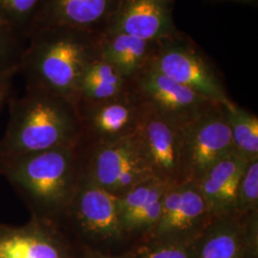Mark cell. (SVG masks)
Returning a JSON list of instances; mask_svg holds the SVG:
<instances>
[{
	"mask_svg": "<svg viewBox=\"0 0 258 258\" xmlns=\"http://www.w3.org/2000/svg\"><path fill=\"white\" fill-rule=\"evenodd\" d=\"M9 120L0 139V166L54 148L77 146L82 135L74 102L38 87L10 99Z\"/></svg>",
	"mask_w": 258,
	"mask_h": 258,
	"instance_id": "obj_1",
	"label": "cell"
},
{
	"mask_svg": "<svg viewBox=\"0 0 258 258\" xmlns=\"http://www.w3.org/2000/svg\"><path fill=\"white\" fill-rule=\"evenodd\" d=\"M101 34L63 26L34 30L19 65L26 86L41 88L76 104L83 71L100 55Z\"/></svg>",
	"mask_w": 258,
	"mask_h": 258,
	"instance_id": "obj_2",
	"label": "cell"
},
{
	"mask_svg": "<svg viewBox=\"0 0 258 258\" xmlns=\"http://www.w3.org/2000/svg\"><path fill=\"white\" fill-rule=\"evenodd\" d=\"M78 145L30 154L0 166V175L25 204L30 217L55 224L62 217L83 180Z\"/></svg>",
	"mask_w": 258,
	"mask_h": 258,
	"instance_id": "obj_3",
	"label": "cell"
},
{
	"mask_svg": "<svg viewBox=\"0 0 258 258\" xmlns=\"http://www.w3.org/2000/svg\"><path fill=\"white\" fill-rule=\"evenodd\" d=\"M75 245L118 254L132 246L120 220L119 196L83 180L56 224Z\"/></svg>",
	"mask_w": 258,
	"mask_h": 258,
	"instance_id": "obj_4",
	"label": "cell"
},
{
	"mask_svg": "<svg viewBox=\"0 0 258 258\" xmlns=\"http://www.w3.org/2000/svg\"><path fill=\"white\" fill-rule=\"evenodd\" d=\"M83 180L120 196L155 177L134 135L107 143L79 144Z\"/></svg>",
	"mask_w": 258,
	"mask_h": 258,
	"instance_id": "obj_5",
	"label": "cell"
},
{
	"mask_svg": "<svg viewBox=\"0 0 258 258\" xmlns=\"http://www.w3.org/2000/svg\"><path fill=\"white\" fill-rule=\"evenodd\" d=\"M150 67L212 102L231 100L217 68L191 37L179 31L158 42Z\"/></svg>",
	"mask_w": 258,
	"mask_h": 258,
	"instance_id": "obj_6",
	"label": "cell"
},
{
	"mask_svg": "<svg viewBox=\"0 0 258 258\" xmlns=\"http://www.w3.org/2000/svg\"><path fill=\"white\" fill-rule=\"evenodd\" d=\"M143 104L134 133L156 178L169 184L188 182L185 160V125Z\"/></svg>",
	"mask_w": 258,
	"mask_h": 258,
	"instance_id": "obj_7",
	"label": "cell"
},
{
	"mask_svg": "<svg viewBox=\"0 0 258 258\" xmlns=\"http://www.w3.org/2000/svg\"><path fill=\"white\" fill-rule=\"evenodd\" d=\"M235 151L224 104L212 102L185 125L188 181H196L211 166Z\"/></svg>",
	"mask_w": 258,
	"mask_h": 258,
	"instance_id": "obj_8",
	"label": "cell"
},
{
	"mask_svg": "<svg viewBox=\"0 0 258 258\" xmlns=\"http://www.w3.org/2000/svg\"><path fill=\"white\" fill-rule=\"evenodd\" d=\"M214 220L194 181L172 184L163 198L156 226L144 239L196 240Z\"/></svg>",
	"mask_w": 258,
	"mask_h": 258,
	"instance_id": "obj_9",
	"label": "cell"
},
{
	"mask_svg": "<svg viewBox=\"0 0 258 258\" xmlns=\"http://www.w3.org/2000/svg\"><path fill=\"white\" fill-rule=\"evenodd\" d=\"M82 135L79 144L94 145L134 135L143 104L132 91L118 98L98 102L80 103Z\"/></svg>",
	"mask_w": 258,
	"mask_h": 258,
	"instance_id": "obj_10",
	"label": "cell"
},
{
	"mask_svg": "<svg viewBox=\"0 0 258 258\" xmlns=\"http://www.w3.org/2000/svg\"><path fill=\"white\" fill-rule=\"evenodd\" d=\"M131 88L142 103L183 125L212 102L150 66L131 79Z\"/></svg>",
	"mask_w": 258,
	"mask_h": 258,
	"instance_id": "obj_11",
	"label": "cell"
},
{
	"mask_svg": "<svg viewBox=\"0 0 258 258\" xmlns=\"http://www.w3.org/2000/svg\"><path fill=\"white\" fill-rule=\"evenodd\" d=\"M0 258H77V249L56 224L30 217L23 225L0 224Z\"/></svg>",
	"mask_w": 258,
	"mask_h": 258,
	"instance_id": "obj_12",
	"label": "cell"
},
{
	"mask_svg": "<svg viewBox=\"0 0 258 258\" xmlns=\"http://www.w3.org/2000/svg\"><path fill=\"white\" fill-rule=\"evenodd\" d=\"M192 258H258V212L214 219L195 240Z\"/></svg>",
	"mask_w": 258,
	"mask_h": 258,
	"instance_id": "obj_13",
	"label": "cell"
},
{
	"mask_svg": "<svg viewBox=\"0 0 258 258\" xmlns=\"http://www.w3.org/2000/svg\"><path fill=\"white\" fill-rule=\"evenodd\" d=\"M176 0H120L104 31H120L144 39L160 41L179 30L173 19Z\"/></svg>",
	"mask_w": 258,
	"mask_h": 258,
	"instance_id": "obj_14",
	"label": "cell"
},
{
	"mask_svg": "<svg viewBox=\"0 0 258 258\" xmlns=\"http://www.w3.org/2000/svg\"><path fill=\"white\" fill-rule=\"evenodd\" d=\"M120 1L41 0L31 33L37 28L63 26L101 34L109 24Z\"/></svg>",
	"mask_w": 258,
	"mask_h": 258,
	"instance_id": "obj_15",
	"label": "cell"
},
{
	"mask_svg": "<svg viewBox=\"0 0 258 258\" xmlns=\"http://www.w3.org/2000/svg\"><path fill=\"white\" fill-rule=\"evenodd\" d=\"M249 161L235 150L194 181L214 219L237 213L240 180Z\"/></svg>",
	"mask_w": 258,
	"mask_h": 258,
	"instance_id": "obj_16",
	"label": "cell"
},
{
	"mask_svg": "<svg viewBox=\"0 0 258 258\" xmlns=\"http://www.w3.org/2000/svg\"><path fill=\"white\" fill-rule=\"evenodd\" d=\"M172 184L152 177L119 196L122 228L132 245L146 238L154 229L163 198Z\"/></svg>",
	"mask_w": 258,
	"mask_h": 258,
	"instance_id": "obj_17",
	"label": "cell"
},
{
	"mask_svg": "<svg viewBox=\"0 0 258 258\" xmlns=\"http://www.w3.org/2000/svg\"><path fill=\"white\" fill-rule=\"evenodd\" d=\"M158 42L120 31H103L100 55L131 80L151 64L156 55Z\"/></svg>",
	"mask_w": 258,
	"mask_h": 258,
	"instance_id": "obj_18",
	"label": "cell"
},
{
	"mask_svg": "<svg viewBox=\"0 0 258 258\" xmlns=\"http://www.w3.org/2000/svg\"><path fill=\"white\" fill-rule=\"evenodd\" d=\"M130 91L131 80L100 55L83 71L78 85L76 106L80 103L115 99Z\"/></svg>",
	"mask_w": 258,
	"mask_h": 258,
	"instance_id": "obj_19",
	"label": "cell"
},
{
	"mask_svg": "<svg viewBox=\"0 0 258 258\" xmlns=\"http://www.w3.org/2000/svg\"><path fill=\"white\" fill-rule=\"evenodd\" d=\"M234 148L248 160L258 159V117L232 100L223 103Z\"/></svg>",
	"mask_w": 258,
	"mask_h": 258,
	"instance_id": "obj_20",
	"label": "cell"
},
{
	"mask_svg": "<svg viewBox=\"0 0 258 258\" xmlns=\"http://www.w3.org/2000/svg\"><path fill=\"white\" fill-rule=\"evenodd\" d=\"M41 0H0V26L27 39Z\"/></svg>",
	"mask_w": 258,
	"mask_h": 258,
	"instance_id": "obj_21",
	"label": "cell"
},
{
	"mask_svg": "<svg viewBox=\"0 0 258 258\" xmlns=\"http://www.w3.org/2000/svg\"><path fill=\"white\" fill-rule=\"evenodd\" d=\"M192 241L145 239L135 242L128 249L130 258H192Z\"/></svg>",
	"mask_w": 258,
	"mask_h": 258,
	"instance_id": "obj_22",
	"label": "cell"
},
{
	"mask_svg": "<svg viewBox=\"0 0 258 258\" xmlns=\"http://www.w3.org/2000/svg\"><path fill=\"white\" fill-rule=\"evenodd\" d=\"M258 212V159L249 160L240 180L237 213Z\"/></svg>",
	"mask_w": 258,
	"mask_h": 258,
	"instance_id": "obj_23",
	"label": "cell"
},
{
	"mask_svg": "<svg viewBox=\"0 0 258 258\" xmlns=\"http://www.w3.org/2000/svg\"><path fill=\"white\" fill-rule=\"evenodd\" d=\"M27 39L0 26V75L19 69Z\"/></svg>",
	"mask_w": 258,
	"mask_h": 258,
	"instance_id": "obj_24",
	"label": "cell"
},
{
	"mask_svg": "<svg viewBox=\"0 0 258 258\" xmlns=\"http://www.w3.org/2000/svg\"><path fill=\"white\" fill-rule=\"evenodd\" d=\"M19 69H14L0 75V113L6 102L9 101L14 79L19 74Z\"/></svg>",
	"mask_w": 258,
	"mask_h": 258,
	"instance_id": "obj_25",
	"label": "cell"
},
{
	"mask_svg": "<svg viewBox=\"0 0 258 258\" xmlns=\"http://www.w3.org/2000/svg\"><path fill=\"white\" fill-rule=\"evenodd\" d=\"M77 249V258H130L128 249L122 253L109 254L102 251L90 249L84 246L75 245Z\"/></svg>",
	"mask_w": 258,
	"mask_h": 258,
	"instance_id": "obj_26",
	"label": "cell"
},
{
	"mask_svg": "<svg viewBox=\"0 0 258 258\" xmlns=\"http://www.w3.org/2000/svg\"><path fill=\"white\" fill-rule=\"evenodd\" d=\"M212 2H231V3H242V4H253L257 0H210Z\"/></svg>",
	"mask_w": 258,
	"mask_h": 258,
	"instance_id": "obj_27",
	"label": "cell"
}]
</instances>
